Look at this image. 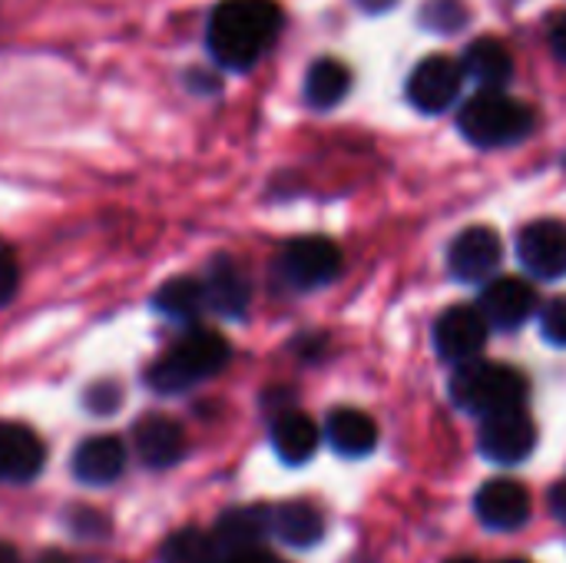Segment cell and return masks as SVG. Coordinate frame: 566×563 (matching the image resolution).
Instances as JSON below:
<instances>
[{
	"label": "cell",
	"instance_id": "37",
	"mask_svg": "<svg viewBox=\"0 0 566 563\" xmlns=\"http://www.w3.org/2000/svg\"><path fill=\"white\" fill-rule=\"evenodd\" d=\"M501 563H531V561H521V557H514V561H501Z\"/></svg>",
	"mask_w": 566,
	"mask_h": 563
},
{
	"label": "cell",
	"instance_id": "1",
	"mask_svg": "<svg viewBox=\"0 0 566 563\" xmlns=\"http://www.w3.org/2000/svg\"><path fill=\"white\" fill-rule=\"evenodd\" d=\"M282 20L279 0H219L206 23V50L216 66L245 73L272 50Z\"/></svg>",
	"mask_w": 566,
	"mask_h": 563
},
{
	"label": "cell",
	"instance_id": "14",
	"mask_svg": "<svg viewBox=\"0 0 566 563\" xmlns=\"http://www.w3.org/2000/svg\"><path fill=\"white\" fill-rule=\"evenodd\" d=\"M478 518L494 531H514L531 518V494L514 478H494L488 481L474 498Z\"/></svg>",
	"mask_w": 566,
	"mask_h": 563
},
{
	"label": "cell",
	"instance_id": "36",
	"mask_svg": "<svg viewBox=\"0 0 566 563\" xmlns=\"http://www.w3.org/2000/svg\"><path fill=\"white\" fill-rule=\"evenodd\" d=\"M448 563H481V561H474V557H454V561H448Z\"/></svg>",
	"mask_w": 566,
	"mask_h": 563
},
{
	"label": "cell",
	"instance_id": "13",
	"mask_svg": "<svg viewBox=\"0 0 566 563\" xmlns=\"http://www.w3.org/2000/svg\"><path fill=\"white\" fill-rule=\"evenodd\" d=\"M133 448L146 468L166 471L186 455V431L179 421L166 415H146L133 428Z\"/></svg>",
	"mask_w": 566,
	"mask_h": 563
},
{
	"label": "cell",
	"instance_id": "21",
	"mask_svg": "<svg viewBox=\"0 0 566 563\" xmlns=\"http://www.w3.org/2000/svg\"><path fill=\"white\" fill-rule=\"evenodd\" d=\"M272 534L292 548H312L325 534V518L308 501H289L272 508Z\"/></svg>",
	"mask_w": 566,
	"mask_h": 563
},
{
	"label": "cell",
	"instance_id": "32",
	"mask_svg": "<svg viewBox=\"0 0 566 563\" xmlns=\"http://www.w3.org/2000/svg\"><path fill=\"white\" fill-rule=\"evenodd\" d=\"M551 511L560 524H566V478L551 488Z\"/></svg>",
	"mask_w": 566,
	"mask_h": 563
},
{
	"label": "cell",
	"instance_id": "24",
	"mask_svg": "<svg viewBox=\"0 0 566 563\" xmlns=\"http://www.w3.org/2000/svg\"><path fill=\"white\" fill-rule=\"evenodd\" d=\"M159 563H219V548L209 534L186 528L163 544Z\"/></svg>",
	"mask_w": 566,
	"mask_h": 563
},
{
	"label": "cell",
	"instance_id": "35",
	"mask_svg": "<svg viewBox=\"0 0 566 563\" xmlns=\"http://www.w3.org/2000/svg\"><path fill=\"white\" fill-rule=\"evenodd\" d=\"M0 563H20L17 561V554H13V548L0 544Z\"/></svg>",
	"mask_w": 566,
	"mask_h": 563
},
{
	"label": "cell",
	"instance_id": "11",
	"mask_svg": "<svg viewBox=\"0 0 566 563\" xmlns=\"http://www.w3.org/2000/svg\"><path fill=\"white\" fill-rule=\"evenodd\" d=\"M202 285L209 312L222 319H242L252 305V282L232 256H216L202 272Z\"/></svg>",
	"mask_w": 566,
	"mask_h": 563
},
{
	"label": "cell",
	"instance_id": "7",
	"mask_svg": "<svg viewBox=\"0 0 566 563\" xmlns=\"http://www.w3.org/2000/svg\"><path fill=\"white\" fill-rule=\"evenodd\" d=\"M517 259L521 265L544 279L557 282L566 275V222L564 219H537L524 226L517 236Z\"/></svg>",
	"mask_w": 566,
	"mask_h": 563
},
{
	"label": "cell",
	"instance_id": "30",
	"mask_svg": "<svg viewBox=\"0 0 566 563\" xmlns=\"http://www.w3.org/2000/svg\"><path fill=\"white\" fill-rule=\"evenodd\" d=\"M186 86L196 93H216L219 90V76L206 73V70H186Z\"/></svg>",
	"mask_w": 566,
	"mask_h": 563
},
{
	"label": "cell",
	"instance_id": "26",
	"mask_svg": "<svg viewBox=\"0 0 566 563\" xmlns=\"http://www.w3.org/2000/svg\"><path fill=\"white\" fill-rule=\"evenodd\" d=\"M20 292V259L17 252L0 239V309L10 305Z\"/></svg>",
	"mask_w": 566,
	"mask_h": 563
},
{
	"label": "cell",
	"instance_id": "5",
	"mask_svg": "<svg viewBox=\"0 0 566 563\" xmlns=\"http://www.w3.org/2000/svg\"><path fill=\"white\" fill-rule=\"evenodd\" d=\"M275 279L289 292H312L338 279L342 272V249L325 236H302L282 246L272 262Z\"/></svg>",
	"mask_w": 566,
	"mask_h": 563
},
{
	"label": "cell",
	"instance_id": "8",
	"mask_svg": "<svg viewBox=\"0 0 566 563\" xmlns=\"http://www.w3.org/2000/svg\"><path fill=\"white\" fill-rule=\"evenodd\" d=\"M491 325L481 309L474 305H454L448 309L434 325V348L444 362H471L481 358V348L488 345Z\"/></svg>",
	"mask_w": 566,
	"mask_h": 563
},
{
	"label": "cell",
	"instance_id": "2",
	"mask_svg": "<svg viewBox=\"0 0 566 563\" xmlns=\"http://www.w3.org/2000/svg\"><path fill=\"white\" fill-rule=\"evenodd\" d=\"M232 358L226 335L216 329L189 325L149 368L146 385L159 395H182L209 378H216Z\"/></svg>",
	"mask_w": 566,
	"mask_h": 563
},
{
	"label": "cell",
	"instance_id": "4",
	"mask_svg": "<svg viewBox=\"0 0 566 563\" xmlns=\"http://www.w3.org/2000/svg\"><path fill=\"white\" fill-rule=\"evenodd\" d=\"M537 116L524 100L507 96L504 90H481L474 93L458 116L461 133L484 149H497V146H511L531 136Z\"/></svg>",
	"mask_w": 566,
	"mask_h": 563
},
{
	"label": "cell",
	"instance_id": "16",
	"mask_svg": "<svg viewBox=\"0 0 566 563\" xmlns=\"http://www.w3.org/2000/svg\"><path fill=\"white\" fill-rule=\"evenodd\" d=\"M70 468H73V478L90 484V488L113 484L126 468V448L113 435H93L73 451Z\"/></svg>",
	"mask_w": 566,
	"mask_h": 563
},
{
	"label": "cell",
	"instance_id": "33",
	"mask_svg": "<svg viewBox=\"0 0 566 563\" xmlns=\"http://www.w3.org/2000/svg\"><path fill=\"white\" fill-rule=\"evenodd\" d=\"M398 0H358V7L361 10H368V13H381V10H391Z\"/></svg>",
	"mask_w": 566,
	"mask_h": 563
},
{
	"label": "cell",
	"instance_id": "18",
	"mask_svg": "<svg viewBox=\"0 0 566 563\" xmlns=\"http://www.w3.org/2000/svg\"><path fill=\"white\" fill-rule=\"evenodd\" d=\"M269 531H272V508H262V504L232 508L219 518L212 541H216L219 554H232V551L259 548Z\"/></svg>",
	"mask_w": 566,
	"mask_h": 563
},
{
	"label": "cell",
	"instance_id": "31",
	"mask_svg": "<svg viewBox=\"0 0 566 563\" xmlns=\"http://www.w3.org/2000/svg\"><path fill=\"white\" fill-rule=\"evenodd\" d=\"M551 50L566 63V13L564 17H557L554 27H551Z\"/></svg>",
	"mask_w": 566,
	"mask_h": 563
},
{
	"label": "cell",
	"instance_id": "28",
	"mask_svg": "<svg viewBox=\"0 0 566 563\" xmlns=\"http://www.w3.org/2000/svg\"><path fill=\"white\" fill-rule=\"evenodd\" d=\"M86 408L93 411V415H113L116 408H119V402H123V392H119V385L116 382H96L90 392H86Z\"/></svg>",
	"mask_w": 566,
	"mask_h": 563
},
{
	"label": "cell",
	"instance_id": "23",
	"mask_svg": "<svg viewBox=\"0 0 566 563\" xmlns=\"http://www.w3.org/2000/svg\"><path fill=\"white\" fill-rule=\"evenodd\" d=\"M352 90V70L335 60V56H322L308 66L305 73V103L312 110H332L338 106Z\"/></svg>",
	"mask_w": 566,
	"mask_h": 563
},
{
	"label": "cell",
	"instance_id": "34",
	"mask_svg": "<svg viewBox=\"0 0 566 563\" xmlns=\"http://www.w3.org/2000/svg\"><path fill=\"white\" fill-rule=\"evenodd\" d=\"M36 563H73L66 554H60V551H50V554H43V557H36Z\"/></svg>",
	"mask_w": 566,
	"mask_h": 563
},
{
	"label": "cell",
	"instance_id": "29",
	"mask_svg": "<svg viewBox=\"0 0 566 563\" xmlns=\"http://www.w3.org/2000/svg\"><path fill=\"white\" fill-rule=\"evenodd\" d=\"M219 563H282L275 561L269 551H262V548H245V551H232V554H222V561Z\"/></svg>",
	"mask_w": 566,
	"mask_h": 563
},
{
	"label": "cell",
	"instance_id": "25",
	"mask_svg": "<svg viewBox=\"0 0 566 563\" xmlns=\"http://www.w3.org/2000/svg\"><path fill=\"white\" fill-rule=\"evenodd\" d=\"M421 20H424V27H431L438 33H454L468 20V10H464V0H428Z\"/></svg>",
	"mask_w": 566,
	"mask_h": 563
},
{
	"label": "cell",
	"instance_id": "22",
	"mask_svg": "<svg viewBox=\"0 0 566 563\" xmlns=\"http://www.w3.org/2000/svg\"><path fill=\"white\" fill-rule=\"evenodd\" d=\"M272 445L275 455L285 465H305L318 451V428L308 415L302 411H285L272 425Z\"/></svg>",
	"mask_w": 566,
	"mask_h": 563
},
{
	"label": "cell",
	"instance_id": "15",
	"mask_svg": "<svg viewBox=\"0 0 566 563\" xmlns=\"http://www.w3.org/2000/svg\"><path fill=\"white\" fill-rule=\"evenodd\" d=\"M43 461H46V448L30 428L0 421V481H10V484L33 481Z\"/></svg>",
	"mask_w": 566,
	"mask_h": 563
},
{
	"label": "cell",
	"instance_id": "17",
	"mask_svg": "<svg viewBox=\"0 0 566 563\" xmlns=\"http://www.w3.org/2000/svg\"><path fill=\"white\" fill-rule=\"evenodd\" d=\"M153 309L176 322V325H199V319L209 312V302H206V285H202V275H172L166 279L156 292H153Z\"/></svg>",
	"mask_w": 566,
	"mask_h": 563
},
{
	"label": "cell",
	"instance_id": "6",
	"mask_svg": "<svg viewBox=\"0 0 566 563\" xmlns=\"http://www.w3.org/2000/svg\"><path fill=\"white\" fill-rule=\"evenodd\" d=\"M464 66L454 60V56H444V53H431L424 56L411 76H408V100L415 110L434 116V113H444L454 106V100L461 96V86H464Z\"/></svg>",
	"mask_w": 566,
	"mask_h": 563
},
{
	"label": "cell",
	"instance_id": "9",
	"mask_svg": "<svg viewBox=\"0 0 566 563\" xmlns=\"http://www.w3.org/2000/svg\"><path fill=\"white\" fill-rule=\"evenodd\" d=\"M537 448V428L524 415V408H511L484 418L481 428V455L494 465H521Z\"/></svg>",
	"mask_w": 566,
	"mask_h": 563
},
{
	"label": "cell",
	"instance_id": "19",
	"mask_svg": "<svg viewBox=\"0 0 566 563\" xmlns=\"http://www.w3.org/2000/svg\"><path fill=\"white\" fill-rule=\"evenodd\" d=\"M464 76H471L481 90H504L514 76V56L511 50L494 40V37H481L464 50Z\"/></svg>",
	"mask_w": 566,
	"mask_h": 563
},
{
	"label": "cell",
	"instance_id": "3",
	"mask_svg": "<svg viewBox=\"0 0 566 563\" xmlns=\"http://www.w3.org/2000/svg\"><path fill=\"white\" fill-rule=\"evenodd\" d=\"M527 378L501 362H484V358H471L461 362L458 372L451 375V398L458 408L478 415V418H491L511 408H524L527 402Z\"/></svg>",
	"mask_w": 566,
	"mask_h": 563
},
{
	"label": "cell",
	"instance_id": "12",
	"mask_svg": "<svg viewBox=\"0 0 566 563\" xmlns=\"http://www.w3.org/2000/svg\"><path fill=\"white\" fill-rule=\"evenodd\" d=\"M488 319L491 329H501V332H514L521 329L534 309H537V295L534 289L524 282V279H511V275H501V279H491L481 292V305H478Z\"/></svg>",
	"mask_w": 566,
	"mask_h": 563
},
{
	"label": "cell",
	"instance_id": "27",
	"mask_svg": "<svg viewBox=\"0 0 566 563\" xmlns=\"http://www.w3.org/2000/svg\"><path fill=\"white\" fill-rule=\"evenodd\" d=\"M541 332H544V338L551 345L566 348V295L544 305V312H541Z\"/></svg>",
	"mask_w": 566,
	"mask_h": 563
},
{
	"label": "cell",
	"instance_id": "20",
	"mask_svg": "<svg viewBox=\"0 0 566 563\" xmlns=\"http://www.w3.org/2000/svg\"><path fill=\"white\" fill-rule=\"evenodd\" d=\"M325 435H328V445L345 458H365L378 445V425L358 408L332 411L328 425H325Z\"/></svg>",
	"mask_w": 566,
	"mask_h": 563
},
{
	"label": "cell",
	"instance_id": "10",
	"mask_svg": "<svg viewBox=\"0 0 566 563\" xmlns=\"http://www.w3.org/2000/svg\"><path fill=\"white\" fill-rule=\"evenodd\" d=\"M504 259L501 236L488 226H471L461 236H454L448 249V265L454 279L461 282H488Z\"/></svg>",
	"mask_w": 566,
	"mask_h": 563
}]
</instances>
